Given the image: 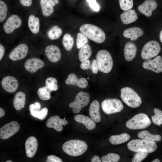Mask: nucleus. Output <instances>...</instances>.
<instances>
[{
	"label": "nucleus",
	"instance_id": "nucleus-1",
	"mask_svg": "<svg viewBox=\"0 0 162 162\" xmlns=\"http://www.w3.org/2000/svg\"><path fill=\"white\" fill-rule=\"evenodd\" d=\"M88 145L84 141L71 140L65 142L62 146L63 151L72 156H78L84 154L88 149Z\"/></svg>",
	"mask_w": 162,
	"mask_h": 162
},
{
	"label": "nucleus",
	"instance_id": "nucleus-2",
	"mask_svg": "<svg viewBox=\"0 0 162 162\" xmlns=\"http://www.w3.org/2000/svg\"><path fill=\"white\" fill-rule=\"evenodd\" d=\"M80 30L88 38L97 43H101L106 39L105 34L103 31L94 25L85 24L80 27Z\"/></svg>",
	"mask_w": 162,
	"mask_h": 162
},
{
	"label": "nucleus",
	"instance_id": "nucleus-3",
	"mask_svg": "<svg viewBox=\"0 0 162 162\" xmlns=\"http://www.w3.org/2000/svg\"><path fill=\"white\" fill-rule=\"evenodd\" d=\"M128 148L134 152H142L151 153L155 151L157 146L155 142L142 139L133 140L127 144Z\"/></svg>",
	"mask_w": 162,
	"mask_h": 162
},
{
	"label": "nucleus",
	"instance_id": "nucleus-4",
	"mask_svg": "<svg viewBox=\"0 0 162 162\" xmlns=\"http://www.w3.org/2000/svg\"><path fill=\"white\" fill-rule=\"evenodd\" d=\"M96 60L100 71L108 73L112 70L113 61L110 54L107 50H102L98 51L96 55Z\"/></svg>",
	"mask_w": 162,
	"mask_h": 162
},
{
	"label": "nucleus",
	"instance_id": "nucleus-5",
	"mask_svg": "<svg viewBox=\"0 0 162 162\" xmlns=\"http://www.w3.org/2000/svg\"><path fill=\"white\" fill-rule=\"evenodd\" d=\"M121 98L128 106L136 108L142 104V100L138 94L132 88L127 87L122 88L120 91Z\"/></svg>",
	"mask_w": 162,
	"mask_h": 162
},
{
	"label": "nucleus",
	"instance_id": "nucleus-6",
	"mask_svg": "<svg viewBox=\"0 0 162 162\" xmlns=\"http://www.w3.org/2000/svg\"><path fill=\"white\" fill-rule=\"evenodd\" d=\"M151 124V121L146 114L140 113L129 120L126 122V126L130 129L138 130L146 128Z\"/></svg>",
	"mask_w": 162,
	"mask_h": 162
},
{
	"label": "nucleus",
	"instance_id": "nucleus-7",
	"mask_svg": "<svg viewBox=\"0 0 162 162\" xmlns=\"http://www.w3.org/2000/svg\"><path fill=\"white\" fill-rule=\"evenodd\" d=\"M161 50L159 43L156 40H151L143 46L141 52V57L143 59L147 60L156 56Z\"/></svg>",
	"mask_w": 162,
	"mask_h": 162
},
{
	"label": "nucleus",
	"instance_id": "nucleus-8",
	"mask_svg": "<svg viewBox=\"0 0 162 162\" xmlns=\"http://www.w3.org/2000/svg\"><path fill=\"white\" fill-rule=\"evenodd\" d=\"M101 105L103 111L107 114L118 112L124 108L122 102L116 98L106 99L102 102Z\"/></svg>",
	"mask_w": 162,
	"mask_h": 162
},
{
	"label": "nucleus",
	"instance_id": "nucleus-9",
	"mask_svg": "<svg viewBox=\"0 0 162 162\" xmlns=\"http://www.w3.org/2000/svg\"><path fill=\"white\" fill-rule=\"evenodd\" d=\"M90 100V96L87 92L81 91L76 95L74 101L70 103L69 106L73 109L74 113H79L81 109L87 106Z\"/></svg>",
	"mask_w": 162,
	"mask_h": 162
},
{
	"label": "nucleus",
	"instance_id": "nucleus-10",
	"mask_svg": "<svg viewBox=\"0 0 162 162\" xmlns=\"http://www.w3.org/2000/svg\"><path fill=\"white\" fill-rule=\"evenodd\" d=\"M20 128L18 122L13 121L9 122L0 128V138L2 140L8 139L16 133Z\"/></svg>",
	"mask_w": 162,
	"mask_h": 162
},
{
	"label": "nucleus",
	"instance_id": "nucleus-11",
	"mask_svg": "<svg viewBox=\"0 0 162 162\" xmlns=\"http://www.w3.org/2000/svg\"><path fill=\"white\" fill-rule=\"evenodd\" d=\"M22 23V20L19 16L13 14L8 19L4 24L3 29L6 33L11 34L16 29L20 27Z\"/></svg>",
	"mask_w": 162,
	"mask_h": 162
},
{
	"label": "nucleus",
	"instance_id": "nucleus-12",
	"mask_svg": "<svg viewBox=\"0 0 162 162\" xmlns=\"http://www.w3.org/2000/svg\"><path fill=\"white\" fill-rule=\"evenodd\" d=\"M28 52L27 45L24 43L21 44L15 47L9 55V58L12 61H16L21 60L25 58Z\"/></svg>",
	"mask_w": 162,
	"mask_h": 162
},
{
	"label": "nucleus",
	"instance_id": "nucleus-13",
	"mask_svg": "<svg viewBox=\"0 0 162 162\" xmlns=\"http://www.w3.org/2000/svg\"><path fill=\"white\" fill-rule=\"evenodd\" d=\"M143 68L146 69L151 70L156 73L162 72V58L160 56L156 57L153 60H147L144 62L142 64Z\"/></svg>",
	"mask_w": 162,
	"mask_h": 162
},
{
	"label": "nucleus",
	"instance_id": "nucleus-14",
	"mask_svg": "<svg viewBox=\"0 0 162 162\" xmlns=\"http://www.w3.org/2000/svg\"><path fill=\"white\" fill-rule=\"evenodd\" d=\"M40 108L41 104L38 102L30 104L29 107L30 114L32 116L40 120H43L46 116L48 110L46 108H44L40 110Z\"/></svg>",
	"mask_w": 162,
	"mask_h": 162
},
{
	"label": "nucleus",
	"instance_id": "nucleus-15",
	"mask_svg": "<svg viewBox=\"0 0 162 162\" xmlns=\"http://www.w3.org/2000/svg\"><path fill=\"white\" fill-rule=\"evenodd\" d=\"M3 88L6 91L10 93L15 92L18 87V82L14 77L10 76L4 77L2 81Z\"/></svg>",
	"mask_w": 162,
	"mask_h": 162
},
{
	"label": "nucleus",
	"instance_id": "nucleus-16",
	"mask_svg": "<svg viewBox=\"0 0 162 162\" xmlns=\"http://www.w3.org/2000/svg\"><path fill=\"white\" fill-rule=\"evenodd\" d=\"M68 123V121L64 119H61L58 116H55L47 120L46 125L48 128H53L57 131L60 132L63 129L62 126L66 125Z\"/></svg>",
	"mask_w": 162,
	"mask_h": 162
},
{
	"label": "nucleus",
	"instance_id": "nucleus-17",
	"mask_svg": "<svg viewBox=\"0 0 162 162\" xmlns=\"http://www.w3.org/2000/svg\"><path fill=\"white\" fill-rule=\"evenodd\" d=\"M44 65V63L42 60L37 58H33L28 59L26 62L24 67L27 71L34 73L38 69L43 68Z\"/></svg>",
	"mask_w": 162,
	"mask_h": 162
},
{
	"label": "nucleus",
	"instance_id": "nucleus-18",
	"mask_svg": "<svg viewBox=\"0 0 162 162\" xmlns=\"http://www.w3.org/2000/svg\"><path fill=\"white\" fill-rule=\"evenodd\" d=\"M158 7L156 2L154 0H146L138 8L139 10L146 16L149 17L152 15V12Z\"/></svg>",
	"mask_w": 162,
	"mask_h": 162
},
{
	"label": "nucleus",
	"instance_id": "nucleus-19",
	"mask_svg": "<svg viewBox=\"0 0 162 162\" xmlns=\"http://www.w3.org/2000/svg\"><path fill=\"white\" fill-rule=\"evenodd\" d=\"M45 53L47 58L52 62L55 63L58 62L61 57L59 49L55 45L47 46L45 49Z\"/></svg>",
	"mask_w": 162,
	"mask_h": 162
},
{
	"label": "nucleus",
	"instance_id": "nucleus-20",
	"mask_svg": "<svg viewBox=\"0 0 162 162\" xmlns=\"http://www.w3.org/2000/svg\"><path fill=\"white\" fill-rule=\"evenodd\" d=\"M38 142L34 136L29 137L25 143V147L27 156L29 158H32L35 155L38 149Z\"/></svg>",
	"mask_w": 162,
	"mask_h": 162
},
{
	"label": "nucleus",
	"instance_id": "nucleus-21",
	"mask_svg": "<svg viewBox=\"0 0 162 162\" xmlns=\"http://www.w3.org/2000/svg\"><path fill=\"white\" fill-rule=\"evenodd\" d=\"M77 76L74 74H69L68 78L65 81V83L68 85L76 86L80 88H84L88 86V82L84 78L78 79Z\"/></svg>",
	"mask_w": 162,
	"mask_h": 162
},
{
	"label": "nucleus",
	"instance_id": "nucleus-22",
	"mask_svg": "<svg viewBox=\"0 0 162 162\" xmlns=\"http://www.w3.org/2000/svg\"><path fill=\"white\" fill-rule=\"evenodd\" d=\"M144 32L141 28L136 27L128 28L123 32L124 36L126 38H130L132 41L138 39L139 37L143 35Z\"/></svg>",
	"mask_w": 162,
	"mask_h": 162
},
{
	"label": "nucleus",
	"instance_id": "nucleus-23",
	"mask_svg": "<svg viewBox=\"0 0 162 162\" xmlns=\"http://www.w3.org/2000/svg\"><path fill=\"white\" fill-rule=\"evenodd\" d=\"M124 54L125 59L128 61H132L136 55L137 48L134 43L128 41L126 44L124 49Z\"/></svg>",
	"mask_w": 162,
	"mask_h": 162
},
{
	"label": "nucleus",
	"instance_id": "nucleus-24",
	"mask_svg": "<svg viewBox=\"0 0 162 162\" xmlns=\"http://www.w3.org/2000/svg\"><path fill=\"white\" fill-rule=\"evenodd\" d=\"M100 104L96 100L93 101L89 108V114L91 118L95 122L98 123L101 119L100 112Z\"/></svg>",
	"mask_w": 162,
	"mask_h": 162
},
{
	"label": "nucleus",
	"instance_id": "nucleus-25",
	"mask_svg": "<svg viewBox=\"0 0 162 162\" xmlns=\"http://www.w3.org/2000/svg\"><path fill=\"white\" fill-rule=\"evenodd\" d=\"M120 18L124 24L127 25L135 22L138 17L134 10L130 9L122 13Z\"/></svg>",
	"mask_w": 162,
	"mask_h": 162
},
{
	"label": "nucleus",
	"instance_id": "nucleus-26",
	"mask_svg": "<svg viewBox=\"0 0 162 162\" xmlns=\"http://www.w3.org/2000/svg\"><path fill=\"white\" fill-rule=\"evenodd\" d=\"M74 119L76 122L83 124L89 130L93 129L96 127L95 122L92 118L84 115H76L74 116Z\"/></svg>",
	"mask_w": 162,
	"mask_h": 162
},
{
	"label": "nucleus",
	"instance_id": "nucleus-27",
	"mask_svg": "<svg viewBox=\"0 0 162 162\" xmlns=\"http://www.w3.org/2000/svg\"><path fill=\"white\" fill-rule=\"evenodd\" d=\"M26 100L25 94L22 92H19L15 94L14 100L13 105L15 109L20 110L25 106Z\"/></svg>",
	"mask_w": 162,
	"mask_h": 162
},
{
	"label": "nucleus",
	"instance_id": "nucleus-28",
	"mask_svg": "<svg viewBox=\"0 0 162 162\" xmlns=\"http://www.w3.org/2000/svg\"><path fill=\"white\" fill-rule=\"evenodd\" d=\"M28 26L30 31L34 34H38L40 30L39 19L33 15H30L28 19Z\"/></svg>",
	"mask_w": 162,
	"mask_h": 162
},
{
	"label": "nucleus",
	"instance_id": "nucleus-29",
	"mask_svg": "<svg viewBox=\"0 0 162 162\" xmlns=\"http://www.w3.org/2000/svg\"><path fill=\"white\" fill-rule=\"evenodd\" d=\"M130 137L129 134L124 133L119 135H114L110 136L109 141L113 145H119L128 141L130 140Z\"/></svg>",
	"mask_w": 162,
	"mask_h": 162
},
{
	"label": "nucleus",
	"instance_id": "nucleus-30",
	"mask_svg": "<svg viewBox=\"0 0 162 162\" xmlns=\"http://www.w3.org/2000/svg\"><path fill=\"white\" fill-rule=\"evenodd\" d=\"M137 136L141 139L154 142L160 141L162 139L160 135L151 134L147 130L140 131L138 133Z\"/></svg>",
	"mask_w": 162,
	"mask_h": 162
},
{
	"label": "nucleus",
	"instance_id": "nucleus-31",
	"mask_svg": "<svg viewBox=\"0 0 162 162\" xmlns=\"http://www.w3.org/2000/svg\"><path fill=\"white\" fill-rule=\"evenodd\" d=\"M92 51L90 45L87 44L81 47L79 51V57L80 61L83 62L88 59L91 56Z\"/></svg>",
	"mask_w": 162,
	"mask_h": 162
},
{
	"label": "nucleus",
	"instance_id": "nucleus-32",
	"mask_svg": "<svg viewBox=\"0 0 162 162\" xmlns=\"http://www.w3.org/2000/svg\"><path fill=\"white\" fill-rule=\"evenodd\" d=\"M40 4L44 16L48 17L53 13L54 11L53 5L48 0H40Z\"/></svg>",
	"mask_w": 162,
	"mask_h": 162
},
{
	"label": "nucleus",
	"instance_id": "nucleus-33",
	"mask_svg": "<svg viewBox=\"0 0 162 162\" xmlns=\"http://www.w3.org/2000/svg\"><path fill=\"white\" fill-rule=\"evenodd\" d=\"M62 33V29L57 25L53 26L47 32L48 37L51 40H55L58 39Z\"/></svg>",
	"mask_w": 162,
	"mask_h": 162
},
{
	"label": "nucleus",
	"instance_id": "nucleus-34",
	"mask_svg": "<svg viewBox=\"0 0 162 162\" xmlns=\"http://www.w3.org/2000/svg\"><path fill=\"white\" fill-rule=\"evenodd\" d=\"M62 43L65 49L68 51H70L74 45V38L70 34H66L63 36Z\"/></svg>",
	"mask_w": 162,
	"mask_h": 162
},
{
	"label": "nucleus",
	"instance_id": "nucleus-35",
	"mask_svg": "<svg viewBox=\"0 0 162 162\" xmlns=\"http://www.w3.org/2000/svg\"><path fill=\"white\" fill-rule=\"evenodd\" d=\"M49 89L46 86L40 88L38 91V94L40 99L43 100H49L51 98Z\"/></svg>",
	"mask_w": 162,
	"mask_h": 162
},
{
	"label": "nucleus",
	"instance_id": "nucleus-36",
	"mask_svg": "<svg viewBox=\"0 0 162 162\" xmlns=\"http://www.w3.org/2000/svg\"><path fill=\"white\" fill-rule=\"evenodd\" d=\"M154 112V115L151 117L152 122L154 124L160 126L162 124V112L157 108H155Z\"/></svg>",
	"mask_w": 162,
	"mask_h": 162
},
{
	"label": "nucleus",
	"instance_id": "nucleus-37",
	"mask_svg": "<svg viewBox=\"0 0 162 162\" xmlns=\"http://www.w3.org/2000/svg\"><path fill=\"white\" fill-rule=\"evenodd\" d=\"M46 86L51 91H56L58 89L57 81L56 79L52 77H49L45 81Z\"/></svg>",
	"mask_w": 162,
	"mask_h": 162
},
{
	"label": "nucleus",
	"instance_id": "nucleus-38",
	"mask_svg": "<svg viewBox=\"0 0 162 162\" xmlns=\"http://www.w3.org/2000/svg\"><path fill=\"white\" fill-rule=\"evenodd\" d=\"M120 159V157L118 154L110 153L101 158L102 162H117Z\"/></svg>",
	"mask_w": 162,
	"mask_h": 162
},
{
	"label": "nucleus",
	"instance_id": "nucleus-39",
	"mask_svg": "<svg viewBox=\"0 0 162 162\" xmlns=\"http://www.w3.org/2000/svg\"><path fill=\"white\" fill-rule=\"evenodd\" d=\"M88 42V38L81 33H78L77 35L76 46L77 48L80 49Z\"/></svg>",
	"mask_w": 162,
	"mask_h": 162
},
{
	"label": "nucleus",
	"instance_id": "nucleus-40",
	"mask_svg": "<svg viewBox=\"0 0 162 162\" xmlns=\"http://www.w3.org/2000/svg\"><path fill=\"white\" fill-rule=\"evenodd\" d=\"M8 8L6 3L0 0V22L3 21L6 18Z\"/></svg>",
	"mask_w": 162,
	"mask_h": 162
},
{
	"label": "nucleus",
	"instance_id": "nucleus-41",
	"mask_svg": "<svg viewBox=\"0 0 162 162\" xmlns=\"http://www.w3.org/2000/svg\"><path fill=\"white\" fill-rule=\"evenodd\" d=\"M119 3L121 9L124 11L130 10L133 6V0H119Z\"/></svg>",
	"mask_w": 162,
	"mask_h": 162
},
{
	"label": "nucleus",
	"instance_id": "nucleus-42",
	"mask_svg": "<svg viewBox=\"0 0 162 162\" xmlns=\"http://www.w3.org/2000/svg\"><path fill=\"white\" fill-rule=\"evenodd\" d=\"M148 153L146 152H137L135 154L132 160V162H140L146 158L148 156Z\"/></svg>",
	"mask_w": 162,
	"mask_h": 162
},
{
	"label": "nucleus",
	"instance_id": "nucleus-43",
	"mask_svg": "<svg viewBox=\"0 0 162 162\" xmlns=\"http://www.w3.org/2000/svg\"><path fill=\"white\" fill-rule=\"evenodd\" d=\"M86 1L89 3L90 7L94 10L96 12L99 11L100 6L96 0H86Z\"/></svg>",
	"mask_w": 162,
	"mask_h": 162
},
{
	"label": "nucleus",
	"instance_id": "nucleus-44",
	"mask_svg": "<svg viewBox=\"0 0 162 162\" xmlns=\"http://www.w3.org/2000/svg\"><path fill=\"white\" fill-rule=\"evenodd\" d=\"M47 162H62V160L58 157L54 155H49L47 157Z\"/></svg>",
	"mask_w": 162,
	"mask_h": 162
},
{
	"label": "nucleus",
	"instance_id": "nucleus-45",
	"mask_svg": "<svg viewBox=\"0 0 162 162\" xmlns=\"http://www.w3.org/2000/svg\"><path fill=\"white\" fill-rule=\"evenodd\" d=\"M80 67L82 69L84 70L90 69L91 67L90 60L88 59L82 62L80 64Z\"/></svg>",
	"mask_w": 162,
	"mask_h": 162
},
{
	"label": "nucleus",
	"instance_id": "nucleus-46",
	"mask_svg": "<svg viewBox=\"0 0 162 162\" xmlns=\"http://www.w3.org/2000/svg\"><path fill=\"white\" fill-rule=\"evenodd\" d=\"M90 69L91 70L92 73L94 74H97L98 73V68L96 60H92Z\"/></svg>",
	"mask_w": 162,
	"mask_h": 162
},
{
	"label": "nucleus",
	"instance_id": "nucleus-47",
	"mask_svg": "<svg viewBox=\"0 0 162 162\" xmlns=\"http://www.w3.org/2000/svg\"><path fill=\"white\" fill-rule=\"evenodd\" d=\"M32 0H20V3L23 6L29 7L31 5Z\"/></svg>",
	"mask_w": 162,
	"mask_h": 162
},
{
	"label": "nucleus",
	"instance_id": "nucleus-48",
	"mask_svg": "<svg viewBox=\"0 0 162 162\" xmlns=\"http://www.w3.org/2000/svg\"><path fill=\"white\" fill-rule=\"evenodd\" d=\"M5 51L4 46L2 44H0V62L4 56Z\"/></svg>",
	"mask_w": 162,
	"mask_h": 162
},
{
	"label": "nucleus",
	"instance_id": "nucleus-49",
	"mask_svg": "<svg viewBox=\"0 0 162 162\" xmlns=\"http://www.w3.org/2000/svg\"><path fill=\"white\" fill-rule=\"evenodd\" d=\"M92 162H101V161L99 157L97 155L94 156L91 160Z\"/></svg>",
	"mask_w": 162,
	"mask_h": 162
},
{
	"label": "nucleus",
	"instance_id": "nucleus-50",
	"mask_svg": "<svg viewBox=\"0 0 162 162\" xmlns=\"http://www.w3.org/2000/svg\"><path fill=\"white\" fill-rule=\"evenodd\" d=\"M5 114V112L4 109L0 107V118L4 116Z\"/></svg>",
	"mask_w": 162,
	"mask_h": 162
},
{
	"label": "nucleus",
	"instance_id": "nucleus-51",
	"mask_svg": "<svg viewBox=\"0 0 162 162\" xmlns=\"http://www.w3.org/2000/svg\"><path fill=\"white\" fill-rule=\"evenodd\" d=\"M52 4L53 6H55L56 4L58 3V1L59 0H48Z\"/></svg>",
	"mask_w": 162,
	"mask_h": 162
},
{
	"label": "nucleus",
	"instance_id": "nucleus-52",
	"mask_svg": "<svg viewBox=\"0 0 162 162\" xmlns=\"http://www.w3.org/2000/svg\"><path fill=\"white\" fill-rule=\"evenodd\" d=\"M162 31L161 30L160 32V39L161 42H162Z\"/></svg>",
	"mask_w": 162,
	"mask_h": 162
},
{
	"label": "nucleus",
	"instance_id": "nucleus-53",
	"mask_svg": "<svg viewBox=\"0 0 162 162\" xmlns=\"http://www.w3.org/2000/svg\"><path fill=\"white\" fill-rule=\"evenodd\" d=\"M160 161L158 159H156L153 160L152 162H160Z\"/></svg>",
	"mask_w": 162,
	"mask_h": 162
},
{
	"label": "nucleus",
	"instance_id": "nucleus-54",
	"mask_svg": "<svg viewBox=\"0 0 162 162\" xmlns=\"http://www.w3.org/2000/svg\"><path fill=\"white\" fill-rule=\"evenodd\" d=\"M12 161L11 160H8L7 161H6V162H12Z\"/></svg>",
	"mask_w": 162,
	"mask_h": 162
},
{
	"label": "nucleus",
	"instance_id": "nucleus-55",
	"mask_svg": "<svg viewBox=\"0 0 162 162\" xmlns=\"http://www.w3.org/2000/svg\"><path fill=\"white\" fill-rule=\"evenodd\" d=\"M87 79L88 80H89V79L90 78H89V77H88L87 78Z\"/></svg>",
	"mask_w": 162,
	"mask_h": 162
}]
</instances>
